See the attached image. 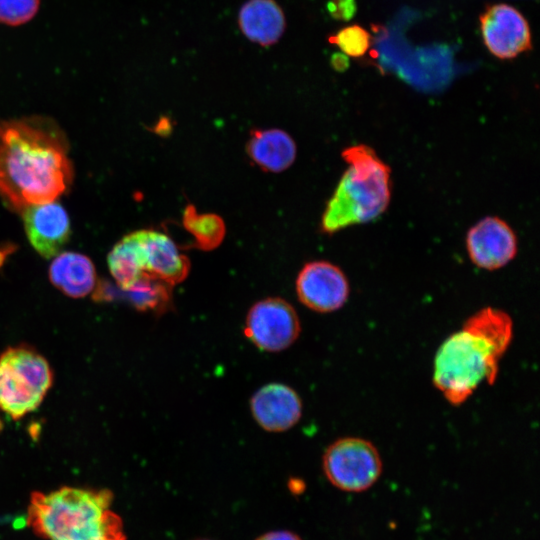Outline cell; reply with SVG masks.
Masks as SVG:
<instances>
[{"mask_svg": "<svg viewBox=\"0 0 540 540\" xmlns=\"http://www.w3.org/2000/svg\"><path fill=\"white\" fill-rule=\"evenodd\" d=\"M302 401L297 392L282 383H269L251 397L250 409L257 424L268 432H283L301 418Z\"/></svg>", "mask_w": 540, "mask_h": 540, "instance_id": "obj_11", "label": "cell"}, {"mask_svg": "<svg viewBox=\"0 0 540 540\" xmlns=\"http://www.w3.org/2000/svg\"><path fill=\"white\" fill-rule=\"evenodd\" d=\"M136 232L143 252L145 275L170 286L186 279L190 262L168 235L155 230Z\"/></svg>", "mask_w": 540, "mask_h": 540, "instance_id": "obj_13", "label": "cell"}, {"mask_svg": "<svg viewBox=\"0 0 540 540\" xmlns=\"http://www.w3.org/2000/svg\"><path fill=\"white\" fill-rule=\"evenodd\" d=\"M328 41L340 48L348 57H362L369 50L372 37L369 32L360 25L346 26L336 34L328 37Z\"/></svg>", "mask_w": 540, "mask_h": 540, "instance_id": "obj_20", "label": "cell"}, {"mask_svg": "<svg viewBox=\"0 0 540 540\" xmlns=\"http://www.w3.org/2000/svg\"><path fill=\"white\" fill-rule=\"evenodd\" d=\"M22 213L33 248L45 258L56 256L70 236V221L65 209L51 201L27 206Z\"/></svg>", "mask_w": 540, "mask_h": 540, "instance_id": "obj_12", "label": "cell"}, {"mask_svg": "<svg viewBox=\"0 0 540 540\" xmlns=\"http://www.w3.org/2000/svg\"><path fill=\"white\" fill-rule=\"evenodd\" d=\"M342 157L347 169L321 219L322 231L328 234L376 219L386 210L391 196L390 168L371 147L349 146Z\"/></svg>", "mask_w": 540, "mask_h": 540, "instance_id": "obj_4", "label": "cell"}, {"mask_svg": "<svg viewBox=\"0 0 540 540\" xmlns=\"http://www.w3.org/2000/svg\"><path fill=\"white\" fill-rule=\"evenodd\" d=\"M327 10L332 18L348 21L357 11L356 0H330L327 3Z\"/></svg>", "mask_w": 540, "mask_h": 540, "instance_id": "obj_22", "label": "cell"}, {"mask_svg": "<svg viewBox=\"0 0 540 540\" xmlns=\"http://www.w3.org/2000/svg\"><path fill=\"white\" fill-rule=\"evenodd\" d=\"M169 287L170 285L147 275L131 287L120 291H117L110 283L102 281L95 290L94 298L99 301H110L121 297L140 310H158L169 302Z\"/></svg>", "mask_w": 540, "mask_h": 540, "instance_id": "obj_17", "label": "cell"}, {"mask_svg": "<svg viewBox=\"0 0 540 540\" xmlns=\"http://www.w3.org/2000/svg\"><path fill=\"white\" fill-rule=\"evenodd\" d=\"M40 4L41 0H0V24L24 25L36 16Z\"/></svg>", "mask_w": 540, "mask_h": 540, "instance_id": "obj_21", "label": "cell"}, {"mask_svg": "<svg viewBox=\"0 0 540 540\" xmlns=\"http://www.w3.org/2000/svg\"><path fill=\"white\" fill-rule=\"evenodd\" d=\"M1 426V425H0Z\"/></svg>", "mask_w": 540, "mask_h": 540, "instance_id": "obj_26", "label": "cell"}, {"mask_svg": "<svg viewBox=\"0 0 540 540\" xmlns=\"http://www.w3.org/2000/svg\"><path fill=\"white\" fill-rule=\"evenodd\" d=\"M512 336L513 322L506 312L493 307L477 311L438 348L433 366L435 387L457 406L484 381L493 384Z\"/></svg>", "mask_w": 540, "mask_h": 540, "instance_id": "obj_2", "label": "cell"}, {"mask_svg": "<svg viewBox=\"0 0 540 540\" xmlns=\"http://www.w3.org/2000/svg\"><path fill=\"white\" fill-rule=\"evenodd\" d=\"M45 358L25 346L10 347L0 355V409L13 419L35 410L52 385Z\"/></svg>", "mask_w": 540, "mask_h": 540, "instance_id": "obj_5", "label": "cell"}, {"mask_svg": "<svg viewBox=\"0 0 540 540\" xmlns=\"http://www.w3.org/2000/svg\"><path fill=\"white\" fill-rule=\"evenodd\" d=\"M471 261L486 270L499 269L517 253V238L513 229L498 217H485L472 226L466 237Z\"/></svg>", "mask_w": 540, "mask_h": 540, "instance_id": "obj_10", "label": "cell"}, {"mask_svg": "<svg viewBox=\"0 0 540 540\" xmlns=\"http://www.w3.org/2000/svg\"><path fill=\"white\" fill-rule=\"evenodd\" d=\"M183 225L194 237L196 246L203 250H211L219 246L225 235V225L219 216L198 213L193 206L186 207Z\"/></svg>", "mask_w": 540, "mask_h": 540, "instance_id": "obj_19", "label": "cell"}, {"mask_svg": "<svg viewBox=\"0 0 540 540\" xmlns=\"http://www.w3.org/2000/svg\"><path fill=\"white\" fill-rule=\"evenodd\" d=\"M295 286L299 301L319 313L340 309L349 296V283L344 272L324 260L305 264L298 273Z\"/></svg>", "mask_w": 540, "mask_h": 540, "instance_id": "obj_9", "label": "cell"}, {"mask_svg": "<svg viewBox=\"0 0 540 540\" xmlns=\"http://www.w3.org/2000/svg\"><path fill=\"white\" fill-rule=\"evenodd\" d=\"M49 277L54 286L74 298L89 294L96 283L92 261L87 256L74 252L58 255L49 268Z\"/></svg>", "mask_w": 540, "mask_h": 540, "instance_id": "obj_16", "label": "cell"}, {"mask_svg": "<svg viewBox=\"0 0 540 540\" xmlns=\"http://www.w3.org/2000/svg\"><path fill=\"white\" fill-rule=\"evenodd\" d=\"M8 252H11V247H0V265L4 261V258L8 254Z\"/></svg>", "mask_w": 540, "mask_h": 540, "instance_id": "obj_25", "label": "cell"}, {"mask_svg": "<svg viewBox=\"0 0 540 540\" xmlns=\"http://www.w3.org/2000/svg\"><path fill=\"white\" fill-rule=\"evenodd\" d=\"M323 471L328 481L346 492H363L373 486L382 473L377 448L359 437H344L331 443L324 452Z\"/></svg>", "mask_w": 540, "mask_h": 540, "instance_id": "obj_6", "label": "cell"}, {"mask_svg": "<svg viewBox=\"0 0 540 540\" xmlns=\"http://www.w3.org/2000/svg\"><path fill=\"white\" fill-rule=\"evenodd\" d=\"M301 330L296 310L286 300L268 297L256 302L248 311L245 336L260 350L280 352L290 347Z\"/></svg>", "mask_w": 540, "mask_h": 540, "instance_id": "obj_7", "label": "cell"}, {"mask_svg": "<svg viewBox=\"0 0 540 540\" xmlns=\"http://www.w3.org/2000/svg\"><path fill=\"white\" fill-rule=\"evenodd\" d=\"M246 151L260 169L278 173L289 168L296 158V145L291 136L280 129L251 131Z\"/></svg>", "mask_w": 540, "mask_h": 540, "instance_id": "obj_15", "label": "cell"}, {"mask_svg": "<svg viewBox=\"0 0 540 540\" xmlns=\"http://www.w3.org/2000/svg\"><path fill=\"white\" fill-rule=\"evenodd\" d=\"M109 270L119 288L134 285L144 275V260L137 232L123 237L108 254Z\"/></svg>", "mask_w": 540, "mask_h": 540, "instance_id": "obj_18", "label": "cell"}, {"mask_svg": "<svg viewBox=\"0 0 540 540\" xmlns=\"http://www.w3.org/2000/svg\"><path fill=\"white\" fill-rule=\"evenodd\" d=\"M256 540H301V538L291 531L278 530L265 533Z\"/></svg>", "mask_w": 540, "mask_h": 540, "instance_id": "obj_23", "label": "cell"}, {"mask_svg": "<svg viewBox=\"0 0 540 540\" xmlns=\"http://www.w3.org/2000/svg\"><path fill=\"white\" fill-rule=\"evenodd\" d=\"M479 22L484 45L499 59H512L532 48L528 21L509 4L488 6Z\"/></svg>", "mask_w": 540, "mask_h": 540, "instance_id": "obj_8", "label": "cell"}, {"mask_svg": "<svg viewBox=\"0 0 540 540\" xmlns=\"http://www.w3.org/2000/svg\"><path fill=\"white\" fill-rule=\"evenodd\" d=\"M238 25L248 40L266 47L280 40L286 19L275 0H248L239 10Z\"/></svg>", "mask_w": 540, "mask_h": 540, "instance_id": "obj_14", "label": "cell"}, {"mask_svg": "<svg viewBox=\"0 0 540 540\" xmlns=\"http://www.w3.org/2000/svg\"><path fill=\"white\" fill-rule=\"evenodd\" d=\"M108 489L64 486L31 494L27 524L45 540H126Z\"/></svg>", "mask_w": 540, "mask_h": 540, "instance_id": "obj_3", "label": "cell"}, {"mask_svg": "<svg viewBox=\"0 0 540 540\" xmlns=\"http://www.w3.org/2000/svg\"><path fill=\"white\" fill-rule=\"evenodd\" d=\"M72 180L67 143L56 124L43 117L0 122V197L22 211L51 202Z\"/></svg>", "mask_w": 540, "mask_h": 540, "instance_id": "obj_1", "label": "cell"}, {"mask_svg": "<svg viewBox=\"0 0 540 540\" xmlns=\"http://www.w3.org/2000/svg\"><path fill=\"white\" fill-rule=\"evenodd\" d=\"M331 65L337 71H344L349 66V58L343 53H334L331 56Z\"/></svg>", "mask_w": 540, "mask_h": 540, "instance_id": "obj_24", "label": "cell"}]
</instances>
